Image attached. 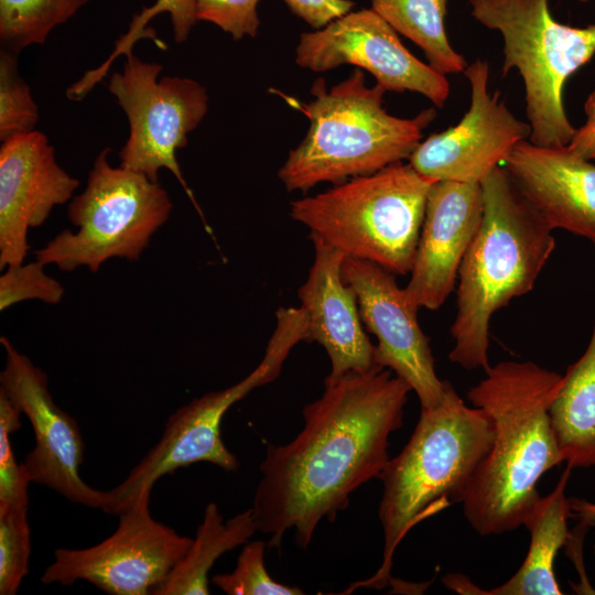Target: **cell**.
<instances>
[{
  "label": "cell",
  "mask_w": 595,
  "mask_h": 595,
  "mask_svg": "<svg viewBox=\"0 0 595 595\" xmlns=\"http://www.w3.org/2000/svg\"><path fill=\"white\" fill-rule=\"evenodd\" d=\"M411 391L387 368L325 378L322 396L302 410V430L269 445L259 466L251 510L268 548L280 550L292 530L306 549L323 519L334 521L354 491L380 477Z\"/></svg>",
  "instance_id": "obj_1"
},
{
  "label": "cell",
  "mask_w": 595,
  "mask_h": 595,
  "mask_svg": "<svg viewBox=\"0 0 595 595\" xmlns=\"http://www.w3.org/2000/svg\"><path fill=\"white\" fill-rule=\"evenodd\" d=\"M561 382V375L533 361L507 360L489 367L468 390L467 399L488 414L494 432L462 501L478 534L524 526L542 497L540 478L563 462L549 412Z\"/></svg>",
  "instance_id": "obj_2"
},
{
  "label": "cell",
  "mask_w": 595,
  "mask_h": 595,
  "mask_svg": "<svg viewBox=\"0 0 595 595\" xmlns=\"http://www.w3.org/2000/svg\"><path fill=\"white\" fill-rule=\"evenodd\" d=\"M480 187L483 217L458 271L448 358L466 370L486 371L494 314L533 289L555 239L504 165Z\"/></svg>",
  "instance_id": "obj_3"
},
{
  "label": "cell",
  "mask_w": 595,
  "mask_h": 595,
  "mask_svg": "<svg viewBox=\"0 0 595 595\" xmlns=\"http://www.w3.org/2000/svg\"><path fill=\"white\" fill-rule=\"evenodd\" d=\"M493 423L478 407H468L446 381L441 403L421 409L419 421L401 452L380 475L383 489L379 520L383 532V561L358 586L388 584L393 553L419 520L450 504H462L493 441Z\"/></svg>",
  "instance_id": "obj_4"
},
{
  "label": "cell",
  "mask_w": 595,
  "mask_h": 595,
  "mask_svg": "<svg viewBox=\"0 0 595 595\" xmlns=\"http://www.w3.org/2000/svg\"><path fill=\"white\" fill-rule=\"evenodd\" d=\"M386 91L379 84L367 87L360 68L328 91L323 78L315 80L314 98L298 102L310 119V130L278 172L285 188L338 184L408 160L437 112L428 108L414 118L391 116L382 107Z\"/></svg>",
  "instance_id": "obj_5"
},
{
  "label": "cell",
  "mask_w": 595,
  "mask_h": 595,
  "mask_svg": "<svg viewBox=\"0 0 595 595\" xmlns=\"http://www.w3.org/2000/svg\"><path fill=\"white\" fill-rule=\"evenodd\" d=\"M436 180L410 163H392L291 203V217L345 257L374 262L393 274L410 273Z\"/></svg>",
  "instance_id": "obj_6"
},
{
  "label": "cell",
  "mask_w": 595,
  "mask_h": 595,
  "mask_svg": "<svg viewBox=\"0 0 595 595\" xmlns=\"http://www.w3.org/2000/svg\"><path fill=\"white\" fill-rule=\"evenodd\" d=\"M470 14L504 39L501 75L520 73L529 141L539 147H565L576 128L563 101L567 78L595 54V24L584 28L552 18L549 0H469Z\"/></svg>",
  "instance_id": "obj_7"
},
{
  "label": "cell",
  "mask_w": 595,
  "mask_h": 595,
  "mask_svg": "<svg viewBox=\"0 0 595 595\" xmlns=\"http://www.w3.org/2000/svg\"><path fill=\"white\" fill-rule=\"evenodd\" d=\"M105 148L94 161L83 193L67 207L74 232L65 228L34 252L35 259L62 271L87 267L97 272L111 258L138 261L152 236L169 219L167 192L145 175L113 167Z\"/></svg>",
  "instance_id": "obj_8"
},
{
  "label": "cell",
  "mask_w": 595,
  "mask_h": 595,
  "mask_svg": "<svg viewBox=\"0 0 595 595\" xmlns=\"http://www.w3.org/2000/svg\"><path fill=\"white\" fill-rule=\"evenodd\" d=\"M275 317L277 325L260 364L237 383L195 398L173 412L159 442L120 484L107 491L104 512L118 516L139 498L150 497L154 484L178 468L198 462L227 472L239 467L220 435L224 415L250 391L274 380L291 349L306 340L307 320L301 307H280Z\"/></svg>",
  "instance_id": "obj_9"
},
{
  "label": "cell",
  "mask_w": 595,
  "mask_h": 595,
  "mask_svg": "<svg viewBox=\"0 0 595 595\" xmlns=\"http://www.w3.org/2000/svg\"><path fill=\"white\" fill-rule=\"evenodd\" d=\"M162 69L161 64L142 62L130 53L122 73L109 77L108 89L129 122V137L119 152L120 166L153 182H158L160 169L169 170L212 235L176 160V150L186 147L187 134L208 110V95L198 82L187 77L158 79Z\"/></svg>",
  "instance_id": "obj_10"
},
{
  "label": "cell",
  "mask_w": 595,
  "mask_h": 595,
  "mask_svg": "<svg viewBox=\"0 0 595 595\" xmlns=\"http://www.w3.org/2000/svg\"><path fill=\"white\" fill-rule=\"evenodd\" d=\"M150 497L118 515L115 532L84 549L58 548L41 576L43 584L85 581L110 595H148L185 554L192 538L156 521Z\"/></svg>",
  "instance_id": "obj_11"
},
{
  "label": "cell",
  "mask_w": 595,
  "mask_h": 595,
  "mask_svg": "<svg viewBox=\"0 0 595 595\" xmlns=\"http://www.w3.org/2000/svg\"><path fill=\"white\" fill-rule=\"evenodd\" d=\"M0 343L6 353L0 391L28 418L34 432V448L23 462L31 483L71 502L102 510L108 493L93 488L79 474L85 445L77 422L54 402L45 371L8 337L2 336Z\"/></svg>",
  "instance_id": "obj_12"
},
{
  "label": "cell",
  "mask_w": 595,
  "mask_h": 595,
  "mask_svg": "<svg viewBox=\"0 0 595 595\" xmlns=\"http://www.w3.org/2000/svg\"><path fill=\"white\" fill-rule=\"evenodd\" d=\"M295 63L314 72L351 64L367 69L386 90L419 93L437 108L451 91L445 75L411 54L372 9L350 11L320 30L302 33Z\"/></svg>",
  "instance_id": "obj_13"
},
{
  "label": "cell",
  "mask_w": 595,
  "mask_h": 595,
  "mask_svg": "<svg viewBox=\"0 0 595 595\" xmlns=\"http://www.w3.org/2000/svg\"><path fill=\"white\" fill-rule=\"evenodd\" d=\"M342 273L356 292L365 327L377 338L376 364L405 381L421 409L437 407L446 381L435 372L430 340L418 322L419 310L398 285L394 274L353 257H344Z\"/></svg>",
  "instance_id": "obj_14"
},
{
  "label": "cell",
  "mask_w": 595,
  "mask_h": 595,
  "mask_svg": "<svg viewBox=\"0 0 595 595\" xmlns=\"http://www.w3.org/2000/svg\"><path fill=\"white\" fill-rule=\"evenodd\" d=\"M470 107L456 126L421 141L408 161L434 180L480 183L504 165L512 149L529 140L531 126L517 119L498 94L488 93V63L476 60L464 71Z\"/></svg>",
  "instance_id": "obj_15"
},
{
  "label": "cell",
  "mask_w": 595,
  "mask_h": 595,
  "mask_svg": "<svg viewBox=\"0 0 595 595\" xmlns=\"http://www.w3.org/2000/svg\"><path fill=\"white\" fill-rule=\"evenodd\" d=\"M79 181L56 161L41 131L13 137L0 147V269L24 262L28 232L52 209L72 199Z\"/></svg>",
  "instance_id": "obj_16"
},
{
  "label": "cell",
  "mask_w": 595,
  "mask_h": 595,
  "mask_svg": "<svg viewBox=\"0 0 595 595\" xmlns=\"http://www.w3.org/2000/svg\"><path fill=\"white\" fill-rule=\"evenodd\" d=\"M482 217L480 183L436 180L432 184L410 280L403 288L418 310L440 309L456 288Z\"/></svg>",
  "instance_id": "obj_17"
},
{
  "label": "cell",
  "mask_w": 595,
  "mask_h": 595,
  "mask_svg": "<svg viewBox=\"0 0 595 595\" xmlns=\"http://www.w3.org/2000/svg\"><path fill=\"white\" fill-rule=\"evenodd\" d=\"M314 260L298 295L306 314V342H316L331 361L327 379L347 372L381 368L360 317L357 295L344 280V255L317 237L310 236Z\"/></svg>",
  "instance_id": "obj_18"
},
{
  "label": "cell",
  "mask_w": 595,
  "mask_h": 595,
  "mask_svg": "<svg viewBox=\"0 0 595 595\" xmlns=\"http://www.w3.org/2000/svg\"><path fill=\"white\" fill-rule=\"evenodd\" d=\"M504 166L552 230L563 229L595 245V161L565 147L519 142Z\"/></svg>",
  "instance_id": "obj_19"
},
{
  "label": "cell",
  "mask_w": 595,
  "mask_h": 595,
  "mask_svg": "<svg viewBox=\"0 0 595 595\" xmlns=\"http://www.w3.org/2000/svg\"><path fill=\"white\" fill-rule=\"evenodd\" d=\"M572 467L566 468L554 489L541 497L524 522L531 536L528 554L519 570L504 584L488 591L477 588L459 574H447L444 584L462 594L488 595H560L562 591L554 573L558 551L570 538L567 519L572 516L565 488Z\"/></svg>",
  "instance_id": "obj_20"
},
{
  "label": "cell",
  "mask_w": 595,
  "mask_h": 595,
  "mask_svg": "<svg viewBox=\"0 0 595 595\" xmlns=\"http://www.w3.org/2000/svg\"><path fill=\"white\" fill-rule=\"evenodd\" d=\"M549 412L563 462L572 468L595 466V322L584 354L562 376Z\"/></svg>",
  "instance_id": "obj_21"
},
{
  "label": "cell",
  "mask_w": 595,
  "mask_h": 595,
  "mask_svg": "<svg viewBox=\"0 0 595 595\" xmlns=\"http://www.w3.org/2000/svg\"><path fill=\"white\" fill-rule=\"evenodd\" d=\"M256 531L251 508L224 522L218 506L209 502L185 554L151 594H209L208 573L216 560L225 552L247 543Z\"/></svg>",
  "instance_id": "obj_22"
},
{
  "label": "cell",
  "mask_w": 595,
  "mask_h": 595,
  "mask_svg": "<svg viewBox=\"0 0 595 595\" xmlns=\"http://www.w3.org/2000/svg\"><path fill=\"white\" fill-rule=\"evenodd\" d=\"M447 0H371V9L422 48L429 65L439 73H464L465 57L448 42L444 18Z\"/></svg>",
  "instance_id": "obj_23"
},
{
  "label": "cell",
  "mask_w": 595,
  "mask_h": 595,
  "mask_svg": "<svg viewBox=\"0 0 595 595\" xmlns=\"http://www.w3.org/2000/svg\"><path fill=\"white\" fill-rule=\"evenodd\" d=\"M88 0H0V42L15 55L43 44L50 32L67 22Z\"/></svg>",
  "instance_id": "obj_24"
},
{
  "label": "cell",
  "mask_w": 595,
  "mask_h": 595,
  "mask_svg": "<svg viewBox=\"0 0 595 595\" xmlns=\"http://www.w3.org/2000/svg\"><path fill=\"white\" fill-rule=\"evenodd\" d=\"M164 12L170 15L174 41L178 44L185 42L197 21L195 0H156L152 6L143 7L138 14L133 15L127 33L117 40L112 53L100 66L87 71L79 80L74 83V91L85 97L108 75L112 62L119 55L132 53V46L140 39H151L160 44L153 29L147 25L151 19Z\"/></svg>",
  "instance_id": "obj_25"
},
{
  "label": "cell",
  "mask_w": 595,
  "mask_h": 595,
  "mask_svg": "<svg viewBox=\"0 0 595 595\" xmlns=\"http://www.w3.org/2000/svg\"><path fill=\"white\" fill-rule=\"evenodd\" d=\"M31 529L28 507L0 506V594L15 595L29 574Z\"/></svg>",
  "instance_id": "obj_26"
},
{
  "label": "cell",
  "mask_w": 595,
  "mask_h": 595,
  "mask_svg": "<svg viewBox=\"0 0 595 595\" xmlns=\"http://www.w3.org/2000/svg\"><path fill=\"white\" fill-rule=\"evenodd\" d=\"M39 108L34 102L29 85L18 71L17 55L0 52V140L35 130Z\"/></svg>",
  "instance_id": "obj_27"
},
{
  "label": "cell",
  "mask_w": 595,
  "mask_h": 595,
  "mask_svg": "<svg viewBox=\"0 0 595 595\" xmlns=\"http://www.w3.org/2000/svg\"><path fill=\"white\" fill-rule=\"evenodd\" d=\"M267 542L248 541L237 559L236 567L230 573H220L212 582L228 595H302L304 592L274 581L264 564Z\"/></svg>",
  "instance_id": "obj_28"
},
{
  "label": "cell",
  "mask_w": 595,
  "mask_h": 595,
  "mask_svg": "<svg viewBox=\"0 0 595 595\" xmlns=\"http://www.w3.org/2000/svg\"><path fill=\"white\" fill-rule=\"evenodd\" d=\"M21 414L0 391V506L29 507L31 480L23 463H18L10 439L21 428Z\"/></svg>",
  "instance_id": "obj_29"
},
{
  "label": "cell",
  "mask_w": 595,
  "mask_h": 595,
  "mask_svg": "<svg viewBox=\"0 0 595 595\" xmlns=\"http://www.w3.org/2000/svg\"><path fill=\"white\" fill-rule=\"evenodd\" d=\"M44 264L33 262L9 266L0 277V311L26 300L58 304L64 295L63 285L44 271Z\"/></svg>",
  "instance_id": "obj_30"
},
{
  "label": "cell",
  "mask_w": 595,
  "mask_h": 595,
  "mask_svg": "<svg viewBox=\"0 0 595 595\" xmlns=\"http://www.w3.org/2000/svg\"><path fill=\"white\" fill-rule=\"evenodd\" d=\"M259 0H195L197 21L210 22L229 33L235 41L256 36L260 24Z\"/></svg>",
  "instance_id": "obj_31"
},
{
  "label": "cell",
  "mask_w": 595,
  "mask_h": 595,
  "mask_svg": "<svg viewBox=\"0 0 595 595\" xmlns=\"http://www.w3.org/2000/svg\"><path fill=\"white\" fill-rule=\"evenodd\" d=\"M292 13L320 30L354 8L350 0H284Z\"/></svg>",
  "instance_id": "obj_32"
},
{
  "label": "cell",
  "mask_w": 595,
  "mask_h": 595,
  "mask_svg": "<svg viewBox=\"0 0 595 595\" xmlns=\"http://www.w3.org/2000/svg\"><path fill=\"white\" fill-rule=\"evenodd\" d=\"M585 122L576 128L567 148L577 155L595 161V90L584 102Z\"/></svg>",
  "instance_id": "obj_33"
},
{
  "label": "cell",
  "mask_w": 595,
  "mask_h": 595,
  "mask_svg": "<svg viewBox=\"0 0 595 595\" xmlns=\"http://www.w3.org/2000/svg\"><path fill=\"white\" fill-rule=\"evenodd\" d=\"M572 510L577 511L589 526H595V504L581 499H570Z\"/></svg>",
  "instance_id": "obj_34"
},
{
  "label": "cell",
  "mask_w": 595,
  "mask_h": 595,
  "mask_svg": "<svg viewBox=\"0 0 595 595\" xmlns=\"http://www.w3.org/2000/svg\"><path fill=\"white\" fill-rule=\"evenodd\" d=\"M577 1H580V2H587L588 0H577Z\"/></svg>",
  "instance_id": "obj_35"
}]
</instances>
